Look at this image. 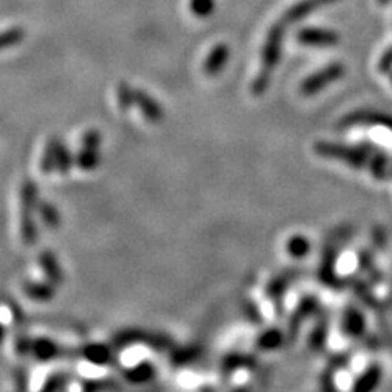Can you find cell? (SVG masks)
I'll return each mask as SVG.
<instances>
[{
  "label": "cell",
  "mask_w": 392,
  "mask_h": 392,
  "mask_svg": "<svg viewBox=\"0 0 392 392\" xmlns=\"http://www.w3.org/2000/svg\"><path fill=\"white\" fill-rule=\"evenodd\" d=\"M36 206V188L32 182H25L23 188H21V208H23V216H21V237L25 243L34 242V224L32 221V209Z\"/></svg>",
  "instance_id": "1"
},
{
  "label": "cell",
  "mask_w": 392,
  "mask_h": 392,
  "mask_svg": "<svg viewBox=\"0 0 392 392\" xmlns=\"http://www.w3.org/2000/svg\"><path fill=\"white\" fill-rule=\"evenodd\" d=\"M134 103L138 105L139 110L142 111V115L146 116L147 121H151V123H160V121H162V108H160L159 103L154 102V98L149 97L146 91L134 90Z\"/></svg>",
  "instance_id": "2"
},
{
  "label": "cell",
  "mask_w": 392,
  "mask_h": 392,
  "mask_svg": "<svg viewBox=\"0 0 392 392\" xmlns=\"http://www.w3.org/2000/svg\"><path fill=\"white\" fill-rule=\"evenodd\" d=\"M229 59V47L226 45H216L211 52L206 56L203 63V71L206 76H216L219 74Z\"/></svg>",
  "instance_id": "3"
},
{
  "label": "cell",
  "mask_w": 392,
  "mask_h": 392,
  "mask_svg": "<svg viewBox=\"0 0 392 392\" xmlns=\"http://www.w3.org/2000/svg\"><path fill=\"white\" fill-rule=\"evenodd\" d=\"M52 151H54L56 167L59 168L61 173H67L72 165V159H71V154H69L67 147H64L59 139H54V141H52Z\"/></svg>",
  "instance_id": "4"
},
{
  "label": "cell",
  "mask_w": 392,
  "mask_h": 392,
  "mask_svg": "<svg viewBox=\"0 0 392 392\" xmlns=\"http://www.w3.org/2000/svg\"><path fill=\"white\" fill-rule=\"evenodd\" d=\"M23 38L25 32L21 28L3 30V32H0V51L20 45V43L23 41Z\"/></svg>",
  "instance_id": "5"
},
{
  "label": "cell",
  "mask_w": 392,
  "mask_h": 392,
  "mask_svg": "<svg viewBox=\"0 0 392 392\" xmlns=\"http://www.w3.org/2000/svg\"><path fill=\"white\" fill-rule=\"evenodd\" d=\"M299 41L309 43V45H327V43H332L334 36L330 33L319 32V30H306V32L299 33Z\"/></svg>",
  "instance_id": "6"
},
{
  "label": "cell",
  "mask_w": 392,
  "mask_h": 392,
  "mask_svg": "<svg viewBox=\"0 0 392 392\" xmlns=\"http://www.w3.org/2000/svg\"><path fill=\"white\" fill-rule=\"evenodd\" d=\"M116 102L121 111H126L129 107H133L131 103H134V90L124 82L116 87Z\"/></svg>",
  "instance_id": "7"
},
{
  "label": "cell",
  "mask_w": 392,
  "mask_h": 392,
  "mask_svg": "<svg viewBox=\"0 0 392 392\" xmlns=\"http://www.w3.org/2000/svg\"><path fill=\"white\" fill-rule=\"evenodd\" d=\"M100 162L98 151L97 149H84L80 151V154L77 155V165L84 170H94Z\"/></svg>",
  "instance_id": "8"
},
{
  "label": "cell",
  "mask_w": 392,
  "mask_h": 392,
  "mask_svg": "<svg viewBox=\"0 0 392 392\" xmlns=\"http://www.w3.org/2000/svg\"><path fill=\"white\" fill-rule=\"evenodd\" d=\"M190 10L198 19H206L215 10V0H190Z\"/></svg>",
  "instance_id": "9"
},
{
  "label": "cell",
  "mask_w": 392,
  "mask_h": 392,
  "mask_svg": "<svg viewBox=\"0 0 392 392\" xmlns=\"http://www.w3.org/2000/svg\"><path fill=\"white\" fill-rule=\"evenodd\" d=\"M84 355L87 356V360H90L91 363H98L103 364L110 360V353L102 345H90L84 350Z\"/></svg>",
  "instance_id": "10"
},
{
  "label": "cell",
  "mask_w": 392,
  "mask_h": 392,
  "mask_svg": "<svg viewBox=\"0 0 392 392\" xmlns=\"http://www.w3.org/2000/svg\"><path fill=\"white\" fill-rule=\"evenodd\" d=\"M33 351L36 355L38 360H50L52 356H56V347L54 343H51L50 340H38L33 345Z\"/></svg>",
  "instance_id": "11"
},
{
  "label": "cell",
  "mask_w": 392,
  "mask_h": 392,
  "mask_svg": "<svg viewBox=\"0 0 392 392\" xmlns=\"http://www.w3.org/2000/svg\"><path fill=\"white\" fill-rule=\"evenodd\" d=\"M126 376H128L129 381H134V382L149 381V379L154 376V369H152V366L149 363H144V364L136 366L134 369H131L129 373H126Z\"/></svg>",
  "instance_id": "12"
},
{
  "label": "cell",
  "mask_w": 392,
  "mask_h": 392,
  "mask_svg": "<svg viewBox=\"0 0 392 392\" xmlns=\"http://www.w3.org/2000/svg\"><path fill=\"white\" fill-rule=\"evenodd\" d=\"M41 265H43V268H45L46 274L51 278L52 281H61V270L58 267V263H56L54 257H51L50 254H45L41 257Z\"/></svg>",
  "instance_id": "13"
},
{
  "label": "cell",
  "mask_w": 392,
  "mask_h": 392,
  "mask_svg": "<svg viewBox=\"0 0 392 392\" xmlns=\"http://www.w3.org/2000/svg\"><path fill=\"white\" fill-rule=\"evenodd\" d=\"M25 293H28V296H32L33 299L45 301L50 299L52 294H54V290L46 285H28L25 287Z\"/></svg>",
  "instance_id": "14"
},
{
  "label": "cell",
  "mask_w": 392,
  "mask_h": 392,
  "mask_svg": "<svg viewBox=\"0 0 392 392\" xmlns=\"http://www.w3.org/2000/svg\"><path fill=\"white\" fill-rule=\"evenodd\" d=\"M39 209H41V216L43 219L50 228H58L59 226V216L56 213V209L50 206V204H38Z\"/></svg>",
  "instance_id": "15"
},
{
  "label": "cell",
  "mask_w": 392,
  "mask_h": 392,
  "mask_svg": "<svg viewBox=\"0 0 392 392\" xmlns=\"http://www.w3.org/2000/svg\"><path fill=\"white\" fill-rule=\"evenodd\" d=\"M100 141H102V138H100L98 131L97 129H89L84 134V138H82V146L87 147V149H98Z\"/></svg>",
  "instance_id": "16"
},
{
  "label": "cell",
  "mask_w": 392,
  "mask_h": 392,
  "mask_svg": "<svg viewBox=\"0 0 392 392\" xmlns=\"http://www.w3.org/2000/svg\"><path fill=\"white\" fill-rule=\"evenodd\" d=\"M2 338H3V329L2 325H0V342H2Z\"/></svg>",
  "instance_id": "17"
}]
</instances>
